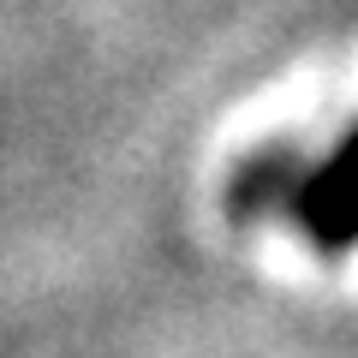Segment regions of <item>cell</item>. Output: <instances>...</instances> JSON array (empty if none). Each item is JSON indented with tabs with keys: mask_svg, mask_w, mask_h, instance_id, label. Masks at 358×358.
Returning <instances> with one entry per match:
<instances>
[{
	"mask_svg": "<svg viewBox=\"0 0 358 358\" xmlns=\"http://www.w3.org/2000/svg\"><path fill=\"white\" fill-rule=\"evenodd\" d=\"M239 203L287 209L317 245H346L358 233V131H346L334 162L293 167V162H257L239 185Z\"/></svg>",
	"mask_w": 358,
	"mask_h": 358,
	"instance_id": "cell-1",
	"label": "cell"
}]
</instances>
